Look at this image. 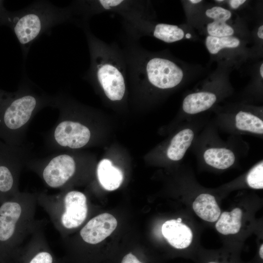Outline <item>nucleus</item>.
Returning <instances> with one entry per match:
<instances>
[{"label":"nucleus","mask_w":263,"mask_h":263,"mask_svg":"<svg viewBox=\"0 0 263 263\" xmlns=\"http://www.w3.org/2000/svg\"><path fill=\"white\" fill-rule=\"evenodd\" d=\"M7 11L3 6V1L0 0V25H3L4 19Z\"/></svg>","instance_id":"obj_24"},{"label":"nucleus","mask_w":263,"mask_h":263,"mask_svg":"<svg viewBox=\"0 0 263 263\" xmlns=\"http://www.w3.org/2000/svg\"><path fill=\"white\" fill-rule=\"evenodd\" d=\"M71 7L60 8L46 0L34 2L15 12L7 11L3 25L8 26L26 56L32 43L52 27L72 18Z\"/></svg>","instance_id":"obj_2"},{"label":"nucleus","mask_w":263,"mask_h":263,"mask_svg":"<svg viewBox=\"0 0 263 263\" xmlns=\"http://www.w3.org/2000/svg\"><path fill=\"white\" fill-rule=\"evenodd\" d=\"M245 1V0H231L229 1V4L232 9H237Z\"/></svg>","instance_id":"obj_25"},{"label":"nucleus","mask_w":263,"mask_h":263,"mask_svg":"<svg viewBox=\"0 0 263 263\" xmlns=\"http://www.w3.org/2000/svg\"><path fill=\"white\" fill-rule=\"evenodd\" d=\"M257 35L261 39H263V26L261 25L258 30Z\"/></svg>","instance_id":"obj_26"},{"label":"nucleus","mask_w":263,"mask_h":263,"mask_svg":"<svg viewBox=\"0 0 263 263\" xmlns=\"http://www.w3.org/2000/svg\"><path fill=\"white\" fill-rule=\"evenodd\" d=\"M207 31L210 36L218 38L232 36L234 33L231 26L221 20H213L209 23Z\"/></svg>","instance_id":"obj_20"},{"label":"nucleus","mask_w":263,"mask_h":263,"mask_svg":"<svg viewBox=\"0 0 263 263\" xmlns=\"http://www.w3.org/2000/svg\"><path fill=\"white\" fill-rule=\"evenodd\" d=\"M146 75L149 81L160 89H169L178 85L183 77V72L173 61L153 57L145 66Z\"/></svg>","instance_id":"obj_7"},{"label":"nucleus","mask_w":263,"mask_h":263,"mask_svg":"<svg viewBox=\"0 0 263 263\" xmlns=\"http://www.w3.org/2000/svg\"><path fill=\"white\" fill-rule=\"evenodd\" d=\"M176 220L179 222H182V219L181 218H177L176 219Z\"/></svg>","instance_id":"obj_31"},{"label":"nucleus","mask_w":263,"mask_h":263,"mask_svg":"<svg viewBox=\"0 0 263 263\" xmlns=\"http://www.w3.org/2000/svg\"><path fill=\"white\" fill-rule=\"evenodd\" d=\"M191 37V35L189 33H188L186 35V37L187 38H189Z\"/></svg>","instance_id":"obj_30"},{"label":"nucleus","mask_w":263,"mask_h":263,"mask_svg":"<svg viewBox=\"0 0 263 263\" xmlns=\"http://www.w3.org/2000/svg\"><path fill=\"white\" fill-rule=\"evenodd\" d=\"M121 263H142L132 254L129 253L123 258Z\"/></svg>","instance_id":"obj_23"},{"label":"nucleus","mask_w":263,"mask_h":263,"mask_svg":"<svg viewBox=\"0 0 263 263\" xmlns=\"http://www.w3.org/2000/svg\"><path fill=\"white\" fill-rule=\"evenodd\" d=\"M87 34L92 58L88 76L95 79L109 99L119 101L125 92L124 75L117 64L107 59L103 60L92 35Z\"/></svg>","instance_id":"obj_6"},{"label":"nucleus","mask_w":263,"mask_h":263,"mask_svg":"<svg viewBox=\"0 0 263 263\" xmlns=\"http://www.w3.org/2000/svg\"><path fill=\"white\" fill-rule=\"evenodd\" d=\"M37 192H20L0 205V247L19 246L42 223L36 219Z\"/></svg>","instance_id":"obj_3"},{"label":"nucleus","mask_w":263,"mask_h":263,"mask_svg":"<svg viewBox=\"0 0 263 263\" xmlns=\"http://www.w3.org/2000/svg\"><path fill=\"white\" fill-rule=\"evenodd\" d=\"M215 1L220 2L223 1V0H215Z\"/></svg>","instance_id":"obj_32"},{"label":"nucleus","mask_w":263,"mask_h":263,"mask_svg":"<svg viewBox=\"0 0 263 263\" xmlns=\"http://www.w3.org/2000/svg\"><path fill=\"white\" fill-rule=\"evenodd\" d=\"M216 96L209 92H198L188 95L183 102V109L188 114H195L209 109L215 102Z\"/></svg>","instance_id":"obj_12"},{"label":"nucleus","mask_w":263,"mask_h":263,"mask_svg":"<svg viewBox=\"0 0 263 263\" xmlns=\"http://www.w3.org/2000/svg\"><path fill=\"white\" fill-rule=\"evenodd\" d=\"M236 127L242 131L257 134L263 133V122L258 117L247 112L240 111L235 117Z\"/></svg>","instance_id":"obj_16"},{"label":"nucleus","mask_w":263,"mask_h":263,"mask_svg":"<svg viewBox=\"0 0 263 263\" xmlns=\"http://www.w3.org/2000/svg\"><path fill=\"white\" fill-rule=\"evenodd\" d=\"M47 247V240L42 225L38 231L35 252L28 263H54L53 255Z\"/></svg>","instance_id":"obj_18"},{"label":"nucleus","mask_w":263,"mask_h":263,"mask_svg":"<svg viewBox=\"0 0 263 263\" xmlns=\"http://www.w3.org/2000/svg\"><path fill=\"white\" fill-rule=\"evenodd\" d=\"M242 210L238 208L230 212H224L215 225L217 230L224 235L237 233L241 227Z\"/></svg>","instance_id":"obj_14"},{"label":"nucleus","mask_w":263,"mask_h":263,"mask_svg":"<svg viewBox=\"0 0 263 263\" xmlns=\"http://www.w3.org/2000/svg\"><path fill=\"white\" fill-rule=\"evenodd\" d=\"M189 1L192 3L196 4V3H198L202 1V0H189Z\"/></svg>","instance_id":"obj_29"},{"label":"nucleus","mask_w":263,"mask_h":263,"mask_svg":"<svg viewBox=\"0 0 263 263\" xmlns=\"http://www.w3.org/2000/svg\"><path fill=\"white\" fill-rule=\"evenodd\" d=\"M164 237L173 247L177 249L188 247L191 243L192 233L187 225L176 219L166 221L162 226Z\"/></svg>","instance_id":"obj_9"},{"label":"nucleus","mask_w":263,"mask_h":263,"mask_svg":"<svg viewBox=\"0 0 263 263\" xmlns=\"http://www.w3.org/2000/svg\"><path fill=\"white\" fill-rule=\"evenodd\" d=\"M260 72L261 76L263 78V63L262 64L260 67Z\"/></svg>","instance_id":"obj_28"},{"label":"nucleus","mask_w":263,"mask_h":263,"mask_svg":"<svg viewBox=\"0 0 263 263\" xmlns=\"http://www.w3.org/2000/svg\"><path fill=\"white\" fill-rule=\"evenodd\" d=\"M37 194L38 204L47 213L62 237L80 227L88 217L87 198L80 191L64 190L55 194L41 192Z\"/></svg>","instance_id":"obj_4"},{"label":"nucleus","mask_w":263,"mask_h":263,"mask_svg":"<svg viewBox=\"0 0 263 263\" xmlns=\"http://www.w3.org/2000/svg\"><path fill=\"white\" fill-rule=\"evenodd\" d=\"M263 163L253 168L246 176V182L249 187L255 189L263 188Z\"/></svg>","instance_id":"obj_21"},{"label":"nucleus","mask_w":263,"mask_h":263,"mask_svg":"<svg viewBox=\"0 0 263 263\" xmlns=\"http://www.w3.org/2000/svg\"><path fill=\"white\" fill-rule=\"evenodd\" d=\"M206 15L213 20H221L226 21L231 17V12L225 8L220 6H214L207 9L206 11Z\"/></svg>","instance_id":"obj_22"},{"label":"nucleus","mask_w":263,"mask_h":263,"mask_svg":"<svg viewBox=\"0 0 263 263\" xmlns=\"http://www.w3.org/2000/svg\"><path fill=\"white\" fill-rule=\"evenodd\" d=\"M30 147L8 145L0 140V202L19 193L23 168L32 158Z\"/></svg>","instance_id":"obj_5"},{"label":"nucleus","mask_w":263,"mask_h":263,"mask_svg":"<svg viewBox=\"0 0 263 263\" xmlns=\"http://www.w3.org/2000/svg\"><path fill=\"white\" fill-rule=\"evenodd\" d=\"M194 138V133L189 129L182 130L172 139L168 149L167 156L170 160L178 161L184 156Z\"/></svg>","instance_id":"obj_13"},{"label":"nucleus","mask_w":263,"mask_h":263,"mask_svg":"<svg viewBox=\"0 0 263 263\" xmlns=\"http://www.w3.org/2000/svg\"><path fill=\"white\" fill-rule=\"evenodd\" d=\"M205 162L208 165L221 169H227L235 161L233 152L225 148H210L204 154Z\"/></svg>","instance_id":"obj_15"},{"label":"nucleus","mask_w":263,"mask_h":263,"mask_svg":"<svg viewBox=\"0 0 263 263\" xmlns=\"http://www.w3.org/2000/svg\"><path fill=\"white\" fill-rule=\"evenodd\" d=\"M206 46L209 52L215 55L224 48H234L238 47L240 40L233 36L214 37L208 36L206 39Z\"/></svg>","instance_id":"obj_19"},{"label":"nucleus","mask_w":263,"mask_h":263,"mask_svg":"<svg viewBox=\"0 0 263 263\" xmlns=\"http://www.w3.org/2000/svg\"><path fill=\"white\" fill-rule=\"evenodd\" d=\"M117 225V220L113 215L102 213L89 220L81 228L79 235L85 243L96 244L109 236Z\"/></svg>","instance_id":"obj_8"},{"label":"nucleus","mask_w":263,"mask_h":263,"mask_svg":"<svg viewBox=\"0 0 263 263\" xmlns=\"http://www.w3.org/2000/svg\"><path fill=\"white\" fill-rule=\"evenodd\" d=\"M208 263H218L214 262H209Z\"/></svg>","instance_id":"obj_33"},{"label":"nucleus","mask_w":263,"mask_h":263,"mask_svg":"<svg viewBox=\"0 0 263 263\" xmlns=\"http://www.w3.org/2000/svg\"><path fill=\"white\" fill-rule=\"evenodd\" d=\"M153 35L164 42L172 43L182 39L184 32L177 25L159 23L155 26Z\"/></svg>","instance_id":"obj_17"},{"label":"nucleus","mask_w":263,"mask_h":263,"mask_svg":"<svg viewBox=\"0 0 263 263\" xmlns=\"http://www.w3.org/2000/svg\"><path fill=\"white\" fill-rule=\"evenodd\" d=\"M96 173L101 186L106 190L112 191L117 189L123 181V173L118 168L114 166L107 159L100 161Z\"/></svg>","instance_id":"obj_10"},{"label":"nucleus","mask_w":263,"mask_h":263,"mask_svg":"<svg viewBox=\"0 0 263 263\" xmlns=\"http://www.w3.org/2000/svg\"><path fill=\"white\" fill-rule=\"evenodd\" d=\"M54 96L23 80L14 92L0 89V139L14 146L25 145L26 132L36 114L47 107L54 108Z\"/></svg>","instance_id":"obj_1"},{"label":"nucleus","mask_w":263,"mask_h":263,"mask_svg":"<svg viewBox=\"0 0 263 263\" xmlns=\"http://www.w3.org/2000/svg\"><path fill=\"white\" fill-rule=\"evenodd\" d=\"M259 254L261 258L263 259V244H262L260 247L259 250Z\"/></svg>","instance_id":"obj_27"},{"label":"nucleus","mask_w":263,"mask_h":263,"mask_svg":"<svg viewBox=\"0 0 263 263\" xmlns=\"http://www.w3.org/2000/svg\"><path fill=\"white\" fill-rule=\"evenodd\" d=\"M192 206L196 214L207 222L216 221L221 214V209L215 197L209 194H200L194 201Z\"/></svg>","instance_id":"obj_11"}]
</instances>
